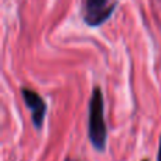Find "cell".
Returning <instances> with one entry per match:
<instances>
[{"label":"cell","instance_id":"obj_2","mask_svg":"<svg viewBox=\"0 0 161 161\" xmlns=\"http://www.w3.org/2000/svg\"><path fill=\"white\" fill-rule=\"evenodd\" d=\"M117 2L112 0H83L82 20L88 27L96 28L103 25L116 10Z\"/></svg>","mask_w":161,"mask_h":161},{"label":"cell","instance_id":"obj_1","mask_svg":"<svg viewBox=\"0 0 161 161\" xmlns=\"http://www.w3.org/2000/svg\"><path fill=\"white\" fill-rule=\"evenodd\" d=\"M88 139L93 150L105 153L108 144V126L105 122V97L99 86H93L88 108Z\"/></svg>","mask_w":161,"mask_h":161},{"label":"cell","instance_id":"obj_3","mask_svg":"<svg viewBox=\"0 0 161 161\" xmlns=\"http://www.w3.org/2000/svg\"><path fill=\"white\" fill-rule=\"evenodd\" d=\"M21 97L25 103L27 109L31 113V122L36 130H42V126L45 122V114H47V103L42 99V96L30 88H21Z\"/></svg>","mask_w":161,"mask_h":161},{"label":"cell","instance_id":"obj_5","mask_svg":"<svg viewBox=\"0 0 161 161\" xmlns=\"http://www.w3.org/2000/svg\"><path fill=\"white\" fill-rule=\"evenodd\" d=\"M65 161H76V160H72V158H69V157H67V158H65Z\"/></svg>","mask_w":161,"mask_h":161},{"label":"cell","instance_id":"obj_4","mask_svg":"<svg viewBox=\"0 0 161 161\" xmlns=\"http://www.w3.org/2000/svg\"><path fill=\"white\" fill-rule=\"evenodd\" d=\"M157 161H161V134H160V142H158V151H157Z\"/></svg>","mask_w":161,"mask_h":161},{"label":"cell","instance_id":"obj_6","mask_svg":"<svg viewBox=\"0 0 161 161\" xmlns=\"http://www.w3.org/2000/svg\"><path fill=\"white\" fill-rule=\"evenodd\" d=\"M142 161H150V160H142Z\"/></svg>","mask_w":161,"mask_h":161}]
</instances>
